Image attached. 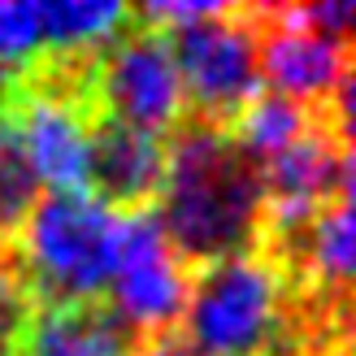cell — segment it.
<instances>
[{
  "mask_svg": "<svg viewBox=\"0 0 356 356\" xmlns=\"http://www.w3.org/2000/svg\"><path fill=\"white\" fill-rule=\"evenodd\" d=\"M261 170L204 122H183L165 139V187L156 222L191 274L252 248L261 222Z\"/></svg>",
  "mask_w": 356,
  "mask_h": 356,
  "instance_id": "obj_1",
  "label": "cell"
},
{
  "mask_svg": "<svg viewBox=\"0 0 356 356\" xmlns=\"http://www.w3.org/2000/svg\"><path fill=\"white\" fill-rule=\"evenodd\" d=\"M122 218L96 195H44L5 243L35 305L104 300L118 265Z\"/></svg>",
  "mask_w": 356,
  "mask_h": 356,
  "instance_id": "obj_2",
  "label": "cell"
},
{
  "mask_svg": "<svg viewBox=\"0 0 356 356\" xmlns=\"http://www.w3.org/2000/svg\"><path fill=\"white\" fill-rule=\"evenodd\" d=\"M178 79L187 96V118L226 131L248 100L261 92V44L257 5H218L209 17H195L165 31Z\"/></svg>",
  "mask_w": 356,
  "mask_h": 356,
  "instance_id": "obj_3",
  "label": "cell"
},
{
  "mask_svg": "<svg viewBox=\"0 0 356 356\" xmlns=\"http://www.w3.org/2000/svg\"><path fill=\"white\" fill-rule=\"evenodd\" d=\"M96 96L104 118L170 139L187 122V96L165 31L131 9V22L96 52Z\"/></svg>",
  "mask_w": 356,
  "mask_h": 356,
  "instance_id": "obj_4",
  "label": "cell"
},
{
  "mask_svg": "<svg viewBox=\"0 0 356 356\" xmlns=\"http://www.w3.org/2000/svg\"><path fill=\"white\" fill-rule=\"evenodd\" d=\"M261 83L305 109H330L352 100V40L313 31L300 5H257Z\"/></svg>",
  "mask_w": 356,
  "mask_h": 356,
  "instance_id": "obj_5",
  "label": "cell"
},
{
  "mask_svg": "<svg viewBox=\"0 0 356 356\" xmlns=\"http://www.w3.org/2000/svg\"><path fill=\"white\" fill-rule=\"evenodd\" d=\"M118 218H122V243H118V265L104 300L131 326L135 339L156 330H174L191 296V270L165 243L156 209L118 213Z\"/></svg>",
  "mask_w": 356,
  "mask_h": 356,
  "instance_id": "obj_6",
  "label": "cell"
},
{
  "mask_svg": "<svg viewBox=\"0 0 356 356\" xmlns=\"http://www.w3.org/2000/svg\"><path fill=\"white\" fill-rule=\"evenodd\" d=\"M165 187V139L113 118H96L87 139V195L113 213L156 209Z\"/></svg>",
  "mask_w": 356,
  "mask_h": 356,
  "instance_id": "obj_7",
  "label": "cell"
},
{
  "mask_svg": "<svg viewBox=\"0 0 356 356\" xmlns=\"http://www.w3.org/2000/svg\"><path fill=\"white\" fill-rule=\"evenodd\" d=\"M135 334L109 300H52L35 305L13 356H131Z\"/></svg>",
  "mask_w": 356,
  "mask_h": 356,
  "instance_id": "obj_8",
  "label": "cell"
},
{
  "mask_svg": "<svg viewBox=\"0 0 356 356\" xmlns=\"http://www.w3.org/2000/svg\"><path fill=\"white\" fill-rule=\"evenodd\" d=\"M317 113H322V109H305V104H296L287 96L270 92V87H261V92L248 100L235 118H230L226 139L261 170L270 156H278L287 144H296V139L313 127Z\"/></svg>",
  "mask_w": 356,
  "mask_h": 356,
  "instance_id": "obj_9",
  "label": "cell"
},
{
  "mask_svg": "<svg viewBox=\"0 0 356 356\" xmlns=\"http://www.w3.org/2000/svg\"><path fill=\"white\" fill-rule=\"evenodd\" d=\"M127 22H131V5H118V0H52V5H40L44 48L57 52L104 48Z\"/></svg>",
  "mask_w": 356,
  "mask_h": 356,
  "instance_id": "obj_10",
  "label": "cell"
},
{
  "mask_svg": "<svg viewBox=\"0 0 356 356\" xmlns=\"http://www.w3.org/2000/svg\"><path fill=\"white\" fill-rule=\"evenodd\" d=\"M44 48L40 5H0V79L22 70Z\"/></svg>",
  "mask_w": 356,
  "mask_h": 356,
  "instance_id": "obj_11",
  "label": "cell"
},
{
  "mask_svg": "<svg viewBox=\"0 0 356 356\" xmlns=\"http://www.w3.org/2000/svg\"><path fill=\"white\" fill-rule=\"evenodd\" d=\"M31 309H35V296L26 291L22 274L13 270V261L0 248V356H13L17 334H22Z\"/></svg>",
  "mask_w": 356,
  "mask_h": 356,
  "instance_id": "obj_12",
  "label": "cell"
},
{
  "mask_svg": "<svg viewBox=\"0 0 356 356\" xmlns=\"http://www.w3.org/2000/svg\"><path fill=\"white\" fill-rule=\"evenodd\" d=\"M131 356H204V352L174 326V330H156V334H139Z\"/></svg>",
  "mask_w": 356,
  "mask_h": 356,
  "instance_id": "obj_13",
  "label": "cell"
}]
</instances>
